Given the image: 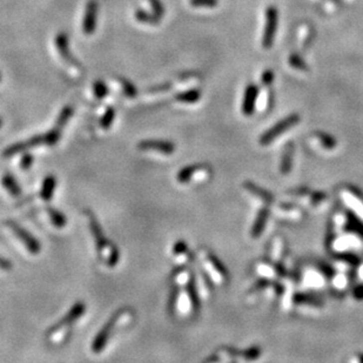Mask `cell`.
Returning <instances> with one entry per match:
<instances>
[{"label": "cell", "instance_id": "cell-42", "mask_svg": "<svg viewBox=\"0 0 363 363\" xmlns=\"http://www.w3.org/2000/svg\"><path fill=\"white\" fill-rule=\"evenodd\" d=\"M354 297L356 300H363V284H360L354 289Z\"/></svg>", "mask_w": 363, "mask_h": 363}, {"label": "cell", "instance_id": "cell-4", "mask_svg": "<svg viewBox=\"0 0 363 363\" xmlns=\"http://www.w3.org/2000/svg\"><path fill=\"white\" fill-rule=\"evenodd\" d=\"M202 261H204L205 266L208 268L209 276L213 279L218 284H226L227 283L230 275L226 267L222 264L220 260L212 254L209 250H202Z\"/></svg>", "mask_w": 363, "mask_h": 363}, {"label": "cell", "instance_id": "cell-21", "mask_svg": "<svg viewBox=\"0 0 363 363\" xmlns=\"http://www.w3.org/2000/svg\"><path fill=\"white\" fill-rule=\"evenodd\" d=\"M284 250H286V240H284L283 237H274L271 239L269 248H268V257L274 262H280V260L282 259Z\"/></svg>", "mask_w": 363, "mask_h": 363}, {"label": "cell", "instance_id": "cell-32", "mask_svg": "<svg viewBox=\"0 0 363 363\" xmlns=\"http://www.w3.org/2000/svg\"><path fill=\"white\" fill-rule=\"evenodd\" d=\"M114 119H116V110L113 107H107L106 112L104 113V116L100 119V126L104 129H109L112 126Z\"/></svg>", "mask_w": 363, "mask_h": 363}, {"label": "cell", "instance_id": "cell-35", "mask_svg": "<svg viewBox=\"0 0 363 363\" xmlns=\"http://www.w3.org/2000/svg\"><path fill=\"white\" fill-rule=\"evenodd\" d=\"M120 84H121V86H122V91H123V93H125L126 97L134 98L136 94H138V90H136L135 85L130 83V81H128L127 79H121Z\"/></svg>", "mask_w": 363, "mask_h": 363}, {"label": "cell", "instance_id": "cell-38", "mask_svg": "<svg viewBox=\"0 0 363 363\" xmlns=\"http://www.w3.org/2000/svg\"><path fill=\"white\" fill-rule=\"evenodd\" d=\"M187 251H188V244L186 243L184 240H180L178 242H175V244L173 246V254H174L175 256L187 254Z\"/></svg>", "mask_w": 363, "mask_h": 363}, {"label": "cell", "instance_id": "cell-9", "mask_svg": "<svg viewBox=\"0 0 363 363\" xmlns=\"http://www.w3.org/2000/svg\"><path fill=\"white\" fill-rule=\"evenodd\" d=\"M277 19H279V12H277L276 7L269 6L266 12V26H264L262 38V46L264 48H270L273 46L277 29Z\"/></svg>", "mask_w": 363, "mask_h": 363}, {"label": "cell", "instance_id": "cell-37", "mask_svg": "<svg viewBox=\"0 0 363 363\" xmlns=\"http://www.w3.org/2000/svg\"><path fill=\"white\" fill-rule=\"evenodd\" d=\"M147 1H148L150 6H152L153 13H154L156 17L162 19L163 14H165V7H163L161 0H147Z\"/></svg>", "mask_w": 363, "mask_h": 363}, {"label": "cell", "instance_id": "cell-1", "mask_svg": "<svg viewBox=\"0 0 363 363\" xmlns=\"http://www.w3.org/2000/svg\"><path fill=\"white\" fill-rule=\"evenodd\" d=\"M334 268H330L323 263L306 268L302 271V281L308 288L321 289L326 286L330 277L334 275Z\"/></svg>", "mask_w": 363, "mask_h": 363}, {"label": "cell", "instance_id": "cell-41", "mask_svg": "<svg viewBox=\"0 0 363 363\" xmlns=\"http://www.w3.org/2000/svg\"><path fill=\"white\" fill-rule=\"evenodd\" d=\"M0 269L2 270H11L12 269V262L5 257L0 256Z\"/></svg>", "mask_w": 363, "mask_h": 363}, {"label": "cell", "instance_id": "cell-43", "mask_svg": "<svg viewBox=\"0 0 363 363\" xmlns=\"http://www.w3.org/2000/svg\"><path fill=\"white\" fill-rule=\"evenodd\" d=\"M360 276H361L362 279H363V266L361 268H360Z\"/></svg>", "mask_w": 363, "mask_h": 363}, {"label": "cell", "instance_id": "cell-19", "mask_svg": "<svg viewBox=\"0 0 363 363\" xmlns=\"http://www.w3.org/2000/svg\"><path fill=\"white\" fill-rule=\"evenodd\" d=\"M329 204V198L326 193L323 192H314L310 191L306 200L303 201V205L308 206L310 209L315 212H322L327 208Z\"/></svg>", "mask_w": 363, "mask_h": 363}, {"label": "cell", "instance_id": "cell-18", "mask_svg": "<svg viewBox=\"0 0 363 363\" xmlns=\"http://www.w3.org/2000/svg\"><path fill=\"white\" fill-rule=\"evenodd\" d=\"M257 96H259V87L254 84L248 85L246 91H244L243 101H242V113L244 116L249 117L254 113Z\"/></svg>", "mask_w": 363, "mask_h": 363}, {"label": "cell", "instance_id": "cell-11", "mask_svg": "<svg viewBox=\"0 0 363 363\" xmlns=\"http://www.w3.org/2000/svg\"><path fill=\"white\" fill-rule=\"evenodd\" d=\"M6 225L11 228L13 233L15 234V237L20 239V241L25 244V247L27 248L29 253L34 255L40 253V248H41L40 243H39V241L33 237V235L28 233L25 228H22L21 226H19L18 224H15V222L13 221H7L6 222Z\"/></svg>", "mask_w": 363, "mask_h": 363}, {"label": "cell", "instance_id": "cell-20", "mask_svg": "<svg viewBox=\"0 0 363 363\" xmlns=\"http://www.w3.org/2000/svg\"><path fill=\"white\" fill-rule=\"evenodd\" d=\"M312 142L313 145L317 146V148L325 150V152L334 150L336 148V146H338V141H336L330 134L320 132V130L314 132L312 134Z\"/></svg>", "mask_w": 363, "mask_h": 363}, {"label": "cell", "instance_id": "cell-2", "mask_svg": "<svg viewBox=\"0 0 363 363\" xmlns=\"http://www.w3.org/2000/svg\"><path fill=\"white\" fill-rule=\"evenodd\" d=\"M301 118L299 114L294 113L290 114V116L286 117L284 119H282L279 122H276L275 125L273 127H270L269 129L266 130L262 135L260 136V145L261 146H268L270 145L271 142H274L275 140L279 138L280 135H282L286 132H288L289 129H292L294 126H296L297 123L300 122Z\"/></svg>", "mask_w": 363, "mask_h": 363}, {"label": "cell", "instance_id": "cell-13", "mask_svg": "<svg viewBox=\"0 0 363 363\" xmlns=\"http://www.w3.org/2000/svg\"><path fill=\"white\" fill-rule=\"evenodd\" d=\"M242 188H243V191L246 192L248 195L266 206L273 205L274 201H275L274 195L271 194L270 192L266 191V189H263L262 187H259V186L251 181H244L243 184H242Z\"/></svg>", "mask_w": 363, "mask_h": 363}, {"label": "cell", "instance_id": "cell-28", "mask_svg": "<svg viewBox=\"0 0 363 363\" xmlns=\"http://www.w3.org/2000/svg\"><path fill=\"white\" fill-rule=\"evenodd\" d=\"M349 282H351V273H345V271H341V273L338 274V275H333L332 283L333 287L338 290H343L348 288Z\"/></svg>", "mask_w": 363, "mask_h": 363}, {"label": "cell", "instance_id": "cell-6", "mask_svg": "<svg viewBox=\"0 0 363 363\" xmlns=\"http://www.w3.org/2000/svg\"><path fill=\"white\" fill-rule=\"evenodd\" d=\"M212 172L208 165L186 166L178 173L176 180L180 184H188L191 181H205L211 176Z\"/></svg>", "mask_w": 363, "mask_h": 363}, {"label": "cell", "instance_id": "cell-10", "mask_svg": "<svg viewBox=\"0 0 363 363\" xmlns=\"http://www.w3.org/2000/svg\"><path fill=\"white\" fill-rule=\"evenodd\" d=\"M255 270L259 274L260 277L266 280L274 281L276 279H282L286 274L283 267L279 262H274L269 259L262 260L255 264Z\"/></svg>", "mask_w": 363, "mask_h": 363}, {"label": "cell", "instance_id": "cell-40", "mask_svg": "<svg viewBox=\"0 0 363 363\" xmlns=\"http://www.w3.org/2000/svg\"><path fill=\"white\" fill-rule=\"evenodd\" d=\"M32 163H33V156H32V154H29V153H25V154L22 155L21 161H20L21 168L26 171V169H28L29 167H31Z\"/></svg>", "mask_w": 363, "mask_h": 363}, {"label": "cell", "instance_id": "cell-27", "mask_svg": "<svg viewBox=\"0 0 363 363\" xmlns=\"http://www.w3.org/2000/svg\"><path fill=\"white\" fill-rule=\"evenodd\" d=\"M2 186H4L6 191L11 193V195L15 196V198L21 194V189L19 187L18 182L15 181V179L11 174H5L2 176Z\"/></svg>", "mask_w": 363, "mask_h": 363}, {"label": "cell", "instance_id": "cell-25", "mask_svg": "<svg viewBox=\"0 0 363 363\" xmlns=\"http://www.w3.org/2000/svg\"><path fill=\"white\" fill-rule=\"evenodd\" d=\"M200 98H201V91L199 90V88H192V90L185 91V92H181L175 96L176 101L182 104L198 103Z\"/></svg>", "mask_w": 363, "mask_h": 363}, {"label": "cell", "instance_id": "cell-45", "mask_svg": "<svg viewBox=\"0 0 363 363\" xmlns=\"http://www.w3.org/2000/svg\"><path fill=\"white\" fill-rule=\"evenodd\" d=\"M0 81H1V74H0Z\"/></svg>", "mask_w": 363, "mask_h": 363}, {"label": "cell", "instance_id": "cell-5", "mask_svg": "<svg viewBox=\"0 0 363 363\" xmlns=\"http://www.w3.org/2000/svg\"><path fill=\"white\" fill-rule=\"evenodd\" d=\"M90 218V226H91V231H92V235L96 240V244H97V249L98 253L101 257H109V255L112 253V251L116 249L117 246L116 244L111 243V242L107 240L106 237H105L103 230H101V226L99 225V222L96 218H94L93 214L88 215ZM106 261V260H105Z\"/></svg>", "mask_w": 363, "mask_h": 363}, {"label": "cell", "instance_id": "cell-12", "mask_svg": "<svg viewBox=\"0 0 363 363\" xmlns=\"http://www.w3.org/2000/svg\"><path fill=\"white\" fill-rule=\"evenodd\" d=\"M293 306L303 313H316L323 308L321 300L305 293L295 294Z\"/></svg>", "mask_w": 363, "mask_h": 363}, {"label": "cell", "instance_id": "cell-17", "mask_svg": "<svg viewBox=\"0 0 363 363\" xmlns=\"http://www.w3.org/2000/svg\"><path fill=\"white\" fill-rule=\"evenodd\" d=\"M139 148L141 150H154L166 155H171L175 152L174 143L166 140H143L139 143Z\"/></svg>", "mask_w": 363, "mask_h": 363}, {"label": "cell", "instance_id": "cell-16", "mask_svg": "<svg viewBox=\"0 0 363 363\" xmlns=\"http://www.w3.org/2000/svg\"><path fill=\"white\" fill-rule=\"evenodd\" d=\"M55 46H57L59 54L61 55V58H63L67 64H70L72 66L75 67L80 66L77 59L73 58V55L71 54L68 35L65 33V32H60V33L57 34V37H55Z\"/></svg>", "mask_w": 363, "mask_h": 363}, {"label": "cell", "instance_id": "cell-29", "mask_svg": "<svg viewBox=\"0 0 363 363\" xmlns=\"http://www.w3.org/2000/svg\"><path fill=\"white\" fill-rule=\"evenodd\" d=\"M48 212V217H50V220L52 222V225L57 228H64L65 226L67 224V219L65 215L59 212L58 209L55 208H47Z\"/></svg>", "mask_w": 363, "mask_h": 363}, {"label": "cell", "instance_id": "cell-24", "mask_svg": "<svg viewBox=\"0 0 363 363\" xmlns=\"http://www.w3.org/2000/svg\"><path fill=\"white\" fill-rule=\"evenodd\" d=\"M57 187V179L53 175H48L44 179L40 191V196L44 201H50L53 196L54 189Z\"/></svg>", "mask_w": 363, "mask_h": 363}, {"label": "cell", "instance_id": "cell-15", "mask_svg": "<svg viewBox=\"0 0 363 363\" xmlns=\"http://www.w3.org/2000/svg\"><path fill=\"white\" fill-rule=\"evenodd\" d=\"M85 312H86V306H85V303L77 302L75 305L72 306V308L68 310L66 315H65L63 319H61L53 328H52V330L67 328V327H70L72 323L77 322L78 320L84 315Z\"/></svg>", "mask_w": 363, "mask_h": 363}, {"label": "cell", "instance_id": "cell-36", "mask_svg": "<svg viewBox=\"0 0 363 363\" xmlns=\"http://www.w3.org/2000/svg\"><path fill=\"white\" fill-rule=\"evenodd\" d=\"M219 0H189V4L193 7H205V8H212L218 5Z\"/></svg>", "mask_w": 363, "mask_h": 363}, {"label": "cell", "instance_id": "cell-26", "mask_svg": "<svg viewBox=\"0 0 363 363\" xmlns=\"http://www.w3.org/2000/svg\"><path fill=\"white\" fill-rule=\"evenodd\" d=\"M134 17L140 22H143V24H149V25H156L161 21V19L159 17H156L154 13H149L146 12L145 9L142 8H138L135 12H134Z\"/></svg>", "mask_w": 363, "mask_h": 363}, {"label": "cell", "instance_id": "cell-23", "mask_svg": "<svg viewBox=\"0 0 363 363\" xmlns=\"http://www.w3.org/2000/svg\"><path fill=\"white\" fill-rule=\"evenodd\" d=\"M294 153H295L294 143L288 142L286 147H284L280 161V173H282L283 175H287L288 173L292 172L294 162Z\"/></svg>", "mask_w": 363, "mask_h": 363}, {"label": "cell", "instance_id": "cell-7", "mask_svg": "<svg viewBox=\"0 0 363 363\" xmlns=\"http://www.w3.org/2000/svg\"><path fill=\"white\" fill-rule=\"evenodd\" d=\"M273 213L280 220L288 222H299L305 218V211L294 202H281L274 206Z\"/></svg>", "mask_w": 363, "mask_h": 363}, {"label": "cell", "instance_id": "cell-8", "mask_svg": "<svg viewBox=\"0 0 363 363\" xmlns=\"http://www.w3.org/2000/svg\"><path fill=\"white\" fill-rule=\"evenodd\" d=\"M125 310L126 309L119 310V312L114 314V315L109 320V322L101 328L99 333H98V335L96 336V339H94V341L92 343V351L94 353H100L101 351H104L111 336V333L113 332L114 328H116V326L118 325V322L120 321L121 317H122Z\"/></svg>", "mask_w": 363, "mask_h": 363}, {"label": "cell", "instance_id": "cell-33", "mask_svg": "<svg viewBox=\"0 0 363 363\" xmlns=\"http://www.w3.org/2000/svg\"><path fill=\"white\" fill-rule=\"evenodd\" d=\"M288 60H289L290 66L296 68V70H300V71H307V70H308V66H307L306 61L303 60V58L299 54H296V53L290 54Z\"/></svg>", "mask_w": 363, "mask_h": 363}, {"label": "cell", "instance_id": "cell-34", "mask_svg": "<svg viewBox=\"0 0 363 363\" xmlns=\"http://www.w3.org/2000/svg\"><path fill=\"white\" fill-rule=\"evenodd\" d=\"M93 92L98 99H104L109 94V87H107V85L103 80H97L93 84Z\"/></svg>", "mask_w": 363, "mask_h": 363}, {"label": "cell", "instance_id": "cell-30", "mask_svg": "<svg viewBox=\"0 0 363 363\" xmlns=\"http://www.w3.org/2000/svg\"><path fill=\"white\" fill-rule=\"evenodd\" d=\"M261 355V349L259 347H250L246 351H240V361L249 362L257 360Z\"/></svg>", "mask_w": 363, "mask_h": 363}, {"label": "cell", "instance_id": "cell-14", "mask_svg": "<svg viewBox=\"0 0 363 363\" xmlns=\"http://www.w3.org/2000/svg\"><path fill=\"white\" fill-rule=\"evenodd\" d=\"M98 9H99V5H98L97 0H90L87 2L83 20V31L85 34L90 35L96 31L98 21Z\"/></svg>", "mask_w": 363, "mask_h": 363}, {"label": "cell", "instance_id": "cell-3", "mask_svg": "<svg viewBox=\"0 0 363 363\" xmlns=\"http://www.w3.org/2000/svg\"><path fill=\"white\" fill-rule=\"evenodd\" d=\"M339 195L341 200L348 206L356 218L363 222V194L359 189L346 185L339 188Z\"/></svg>", "mask_w": 363, "mask_h": 363}, {"label": "cell", "instance_id": "cell-39", "mask_svg": "<svg viewBox=\"0 0 363 363\" xmlns=\"http://www.w3.org/2000/svg\"><path fill=\"white\" fill-rule=\"evenodd\" d=\"M274 81V72L271 70H267L263 72V74L261 75V83L264 86H270Z\"/></svg>", "mask_w": 363, "mask_h": 363}, {"label": "cell", "instance_id": "cell-22", "mask_svg": "<svg viewBox=\"0 0 363 363\" xmlns=\"http://www.w3.org/2000/svg\"><path fill=\"white\" fill-rule=\"evenodd\" d=\"M269 209L264 207L259 212V214L255 218L254 224L250 228V238L251 239H259L261 235L263 234L264 230H266V226L268 222V219H269Z\"/></svg>", "mask_w": 363, "mask_h": 363}, {"label": "cell", "instance_id": "cell-31", "mask_svg": "<svg viewBox=\"0 0 363 363\" xmlns=\"http://www.w3.org/2000/svg\"><path fill=\"white\" fill-rule=\"evenodd\" d=\"M73 116V109H72L71 106H66L64 107L63 110H61L60 114H59L58 119H57V123H55V126L59 127V128L63 129L65 125L70 121L71 117Z\"/></svg>", "mask_w": 363, "mask_h": 363}, {"label": "cell", "instance_id": "cell-44", "mask_svg": "<svg viewBox=\"0 0 363 363\" xmlns=\"http://www.w3.org/2000/svg\"><path fill=\"white\" fill-rule=\"evenodd\" d=\"M1 126H2V121H1V119H0V127Z\"/></svg>", "mask_w": 363, "mask_h": 363}]
</instances>
